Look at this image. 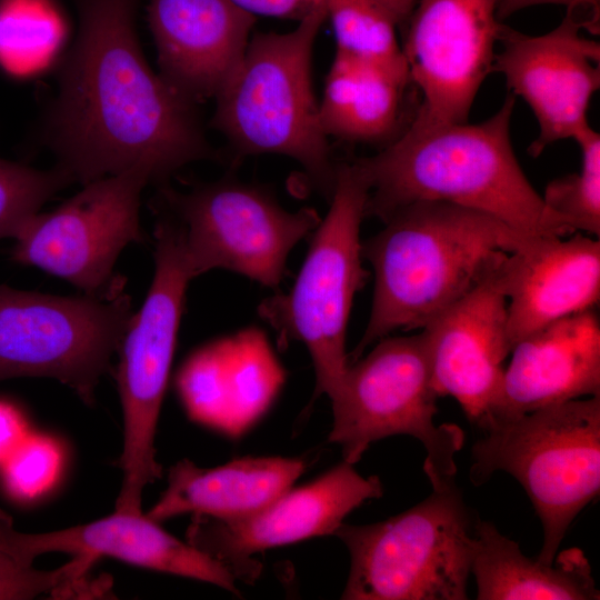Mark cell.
I'll list each match as a JSON object with an SVG mask.
<instances>
[{"mask_svg": "<svg viewBox=\"0 0 600 600\" xmlns=\"http://www.w3.org/2000/svg\"><path fill=\"white\" fill-rule=\"evenodd\" d=\"M537 4H561L567 11L578 16L592 34L599 33L600 0H499L497 17L499 20L510 17L521 9Z\"/></svg>", "mask_w": 600, "mask_h": 600, "instance_id": "cell-31", "label": "cell"}, {"mask_svg": "<svg viewBox=\"0 0 600 600\" xmlns=\"http://www.w3.org/2000/svg\"><path fill=\"white\" fill-rule=\"evenodd\" d=\"M474 521L456 481L414 507L336 531L350 554L346 600H466Z\"/></svg>", "mask_w": 600, "mask_h": 600, "instance_id": "cell-7", "label": "cell"}, {"mask_svg": "<svg viewBox=\"0 0 600 600\" xmlns=\"http://www.w3.org/2000/svg\"><path fill=\"white\" fill-rule=\"evenodd\" d=\"M161 193L181 228L194 278L226 269L277 288L290 251L321 221L312 208L289 211L263 189L229 178L189 192L163 188Z\"/></svg>", "mask_w": 600, "mask_h": 600, "instance_id": "cell-11", "label": "cell"}, {"mask_svg": "<svg viewBox=\"0 0 600 600\" xmlns=\"http://www.w3.org/2000/svg\"><path fill=\"white\" fill-rule=\"evenodd\" d=\"M527 238L496 270L511 344L600 298V240L578 232Z\"/></svg>", "mask_w": 600, "mask_h": 600, "instance_id": "cell-18", "label": "cell"}, {"mask_svg": "<svg viewBox=\"0 0 600 600\" xmlns=\"http://www.w3.org/2000/svg\"><path fill=\"white\" fill-rule=\"evenodd\" d=\"M283 381L266 337L249 329L196 351L177 387L191 419L237 438L268 410Z\"/></svg>", "mask_w": 600, "mask_h": 600, "instance_id": "cell-21", "label": "cell"}, {"mask_svg": "<svg viewBox=\"0 0 600 600\" xmlns=\"http://www.w3.org/2000/svg\"><path fill=\"white\" fill-rule=\"evenodd\" d=\"M150 182L138 169L83 184L52 211L28 218L16 232L14 261L62 278L84 293L113 281L120 252L142 240L140 196Z\"/></svg>", "mask_w": 600, "mask_h": 600, "instance_id": "cell-12", "label": "cell"}, {"mask_svg": "<svg viewBox=\"0 0 600 600\" xmlns=\"http://www.w3.org/2000/svg\"><path fill=\"white\" fill-rule=\"evenodd\" d=\"M490 420L518 417L573 399L600 396V322L596 308L551 322L517 341Z\"/></svg>", "mask_w": 600, "mask_h": 600, "instance_id": "cell-20", "label": "cell"}, {"mask_svg": "<svg viewBox=\"0 0 600 600\" xmlns=\"http://www.w3.org/2000/svg\"><path fill=\"white\" fill-rule=\"evenodd\" d=\"M471 450L470 481L512 476L542 526L538 559L553 563L574 518L600 491V396L540 408L480 427Z\"/></svg>", "mask_w": 600, "mask_h": 600, "instance_id": "cell-5", "label": "cell"}, {"mask_svg": "<svg viewBox=\"0 0 600 600\" xmlns=\"http://www.w3.org/2000/svg\"><path fill=\"white\" fill-rule=\"evenodd\" d=\"M69 182L57 167L38 170L0 158V240L13 238L21 224Z\"/></svg>", "mask_w": 600, "mask_h": 600, "instance_id": "cell-28", "label": "cell"}, {"mask_svg": "<svg viewBox=\"0 0 600 600\" xmlns=\"http://www.w3.org/2000/svg\"><path fill=\"white\" fill-rule=\"evenodd\" d=\"M306 468L300 458L248 457L210 469L184 459L171 467L167 489L147 516L157 522L189 512L247 517L289 490Z\"/></svg>", "mask_w": 600, "mask_h": 600, "instance_id": "cell-23", "label": "cell"}, {"mask_svg": "<svg viewBox=\"0 0 600 600\" xmlns=\"http://www.w3.org/2000/svg\"><path fill=\"white\" fill-rule=\"evenodd\" d=\"M470 573L478 600H598L590 563L579 548L558 551L553 563L522 553L491 521L476 519Z\"/></svg>", "mask_w": 600, "mask_h": 600, "instance_id": "cell-24", "label": "cell"}, {"mask_svg": "<svg viewBox=\"0 0 600 600\" xmlns=\"http://www.w3.org/2000/svg\"><path fill=\"white\" fill-rule=\"evenodd\" d=\"M148 18L160 76L194 103L230 79L256 21L233 0H149Z\"/></svg>", "mask_w": 600, "mask_h": 600, "instance_id": "cell-19", "label": "cell"}, {"mask_svg": "<svg viewBox=\"0 0 600 600\" xmlns=\"http://www.w3.org/2000/svg\"><path fill=\"white\" fill-rule=\"evenodd\" d=\"M30 432L28 422L12 402L0 398V464Z\"/></svg>", "mask_w": 600, "mask_h": 600, "instance_id": "cell-32", "label": "cell"}, {"mask_svg": "<svg viewBox=\"0 0 600 600\" xmlns=\"http://www.w3.org/2000/svg\"><path fill=\"white\" fill-rule=\"evenodd\" d=\"M361 244L374 274L371 311L349 363L392 332L422 329L492 274L527 238L483 212L444 201L407 204Z\"/></svg>", "mask_w": 600, "mask_h": 600, "instance_id": "cell-3", "label": "cell"}, {"mask_svg": "<svg viewBox=\"0 0 600 600\" xmlns=\"http://www.w3.org/2000/svg\"><path fill=\"white\" fill-rule=\"evenodd\" d=\"M238 6L256 16H269L301 21L308 16L326 10L332 0H233Z\"/></svg>", "mask_w": 600, "mask_h": 600, "instance_id": "cell-30", "label": "cell"}, {"mask_svg": "<svg viewBox=\"0 0 600 600\" xmlns=\"http://www.w3.org/2000/svg\"><path fill=\"white\" fill-rule=\"evenodd\" d=\"M582 162L577 173L552 180L542 201L547 210L570 232L600 237V136L591 127L578 136Z\"/></svg>", "mask_w": 600, "mask_h": 600, "instance_id": "cell-26", "label": "cell"}, {"mask_svg": "<svg viewBox=\"0 0 600 600\" xmlns=\"http://www.w3.org/2000/svg\"><path fill=\"white\" fill-rule=\"evenodd\" d=\"M138 0H78L79 31L43 121V140L72 181L138 169L150 182L213 152L194 102L146 61Z\"/></svg>", "mask_w": 600, "mask_h": 600, "instance_id": "cell-1", "label": "cell"}, {"mask_svg": "<svg viewBox=\"0 0 600 600\" xmlns=\"http://www.w3.org/2000/svg\"><path fill=\"white\" fill-rule=\"evenodd\" d=\"M418 103L402 52L371 58L337 50L319 102L320 122L327 137L386 147L410 126Z\"/></svg>", "mask_w": 600, "mask_h": 600, "instance_id": "cell-22", "label": "cell"}, {"mask_svg": "<svg viewBox=\"0 0 600 600\" xmlns=\"http://www.w3.org/2000/svg\"><path fill=\"white\" fill-rule=\"evenodd\" d=\"M62 462L61 447L53 438L30 431L0 464L2 488L14 500H34L57 482Z\"/></svg>", "mask_w": 600, "mask_h": 600, "instance_id": "cell-29", "label": "cell"}, {"mask_svg": "<svg viewBox=\"0 0 600 600\" xmlns=\"http://www.w3.org/2000/svg\"><path fill=\"white\" fill-rule=\"evenodd\" d=\"M581 29L584 22L569 11L542 36L499 26L492 72L503 74L510 93L522 98L538 121L539 134L528 149L532 157L590 128L589 104L600 87V44Z\"/></svg>", "mask_w": 600, "mask_h": 600, "instance_id": "cell-14", "label": "cell"}, {"mask_svg": "<svg viewBox=\"0 0 600 600\" xmlns=\"http://www.w3.org/2000/svg\"><path fill=\"white\" fill-rule=\"evenodd\" d=\"M419 0H332L328 9L337 50L387 58L400 54L397 31Z\"/></svg>", "mask_w": 600, "mask_h": 600, "instance_id": "cell-25", "label": "cell"}, {"mask_svg": "<svg viewBox=\"0 0 600 600\" xmlns=\"http://www.w3.org/2000/svg\"><path fill=\"white\" fill-rule=\"evenodd\" d=\"M154 274L121 340L118 386L123 412L122 482L116 511L141 513L143 489L161 477L154 437L188 283L194 278L181 229L168 213L154 230Z\"/></svg>", "mask_w": 600, "mask_h": 600, "instance_id": "cell-9", "label": "cell"}, {"mask_svg": "<svg viewBox=\"0 0 600 600\" xmlns=\"http://www.w3.org/2000/svg\"><path fill=\"white\" fill-rule=\"evenodd\" d=\"M438 397L451 396L479 427L498 394L512 344L496 271L421 330Z\"/></svg>", "mask_w": 600, "mask_h": 600, "instance_id": "cell-16", "label": "cell"}, {"mask_svg": "<svg viewBox=\"0 0 600 600\" xmlns=\"http://www.w3.org/2000/svg\"><path fill=\"white\" fill-rule=\"evenodd\" d=\"M353 466L342 461L247 517L220 520L194 514L188 542L230 567L238 580L252 582L261 569L253 553L333 534L352 510L383 494L378 476L364 478Z\"/></svg>", "mask_w": 600, "mask_h": 600, "instance_id": "cell-15", "label": "cell"}, {"mask_svg": "<svg viewBox=\"0 0 600 600\" xmlns=\"http://www.w3.org/2000/svg\"><path fill=\"white\" fill-rule=\"evenodd\" d=\"M328 11H317L286 33L253 36L216 98L212 124L237 157L273 153L296 160L330 201L338 163L331 158L316 99L311 60Z\"/></svg>", "mask_w": 600, "mask_h": 600, "instance_id": "cell-4", "label": "cell"}, {"mask_svg": "<svg viewBox=\"0 0 600 600\" xmlns=\"http://www.w3.org/2000/svg\"><path fill=\"white\" fill-rule=\"evenodd\" d=\"M499 0H419L403 26L401 47L419 94L401 136L419 137L468 122L474 98L492 72L501 22Z\"/></svg>", "mask_w": 600, "mask_h": 600, "instance_id": "cell-13", "label": "cell"}, {"mask_svg": "<svg viewBox=\"0 0 600 600\" xmlns=\"http://www.w3.org/2000/svg\"><path fill=\"white\" fill-rule=\"evenodd\" d=\"M514 104L508 94L480 123L400 136L377 154L354 159L369 184L366 217L383 222L407 204L444 201L489 214L524 238L571 234L517 160L510 139Z\"/></svg>", "mask_w": 600, "mask_h": 600, "instance_id": "cell-2", "label": "cell"}, {"mask_svg": "<svg viewBox=\"0 0 600 600\" xmlns=\"http://www.w3.org/2000/svg\"><path fill=\"white\" fill-rule=\"evenodd\" d=\"M438 398L422 332L387 336L366 357L349 363L331 401L328 440L340 446L343 461L356 464L378 440L413 437L426 450L423 471L432 489H440L456 481V454L464 432L454 423L434 422Z\"/></svg>", "mask_w": 600, "mask_h": 600, "instance_id": "cell-8", "label": "cell"}, {"mask_svg": "<svg viewBox=\"0 0 600 600\" xmlns=\"http://www.w3.org/2000/svg\"><path fill=\"white\" fill-rule=\"evenodd\" d=\"M48 33V13L41 0H0V66L26 74L56 43Z\"/></svg>", "mask_w": 600, "mask_h": 600, "instance_id": "cell-27", "label": "cell"}, {"mask_svg": "<svg viewBox=\"0 0 600 600\" xmlns=\"http://www.w3.org/2000/svg\"><path fill=\"white\" fill-rule=\"evenodd\" d=\"M0 552L31 566L48 552L98 559L108 556L139 567L197 579L240 594L230 567L163 530L147 514L116 511L90 523L67 529L26 533L14 529L0 509Z\"/></svg>", "mask_w": 600, "mask_h": 600, "instance_id": "cell-17", "label": "cell"}, {"mask_svg": "<svg viewBox=\"0 0 600 600\" xmlns=\"http://www.w3.org/2000/svg\"><path fill=\"white\" fill-rule=\"evenodd\" d=\"M123 284L80 297L0 286V381L52 378L91 403L132 317Z\"/></svg>", "mask_w": 600, "mask_h": 600, "instance_id": "cell-10", "label": "cell"}, {"mask_svg": "<svg viewBox=\"0 0 600 600\" xmlns=\"http://www.w3.org/2000/svg\"><path fill=\"white\" fill-rule=\"evenodd\" d=\"M368 181L356 160L338 163L327 216L311 233L302 267L290 290L264 299L258 314L270 324L280 348L303 343L316 373L312 401L340 392L349 366L348 320L354 296L367 283L360 226L366 218Z\"/></svg>", "mask_w": 600, "mask_h": 600, "instance_id": "cell-6", "label": "cell"}]
</instances>
